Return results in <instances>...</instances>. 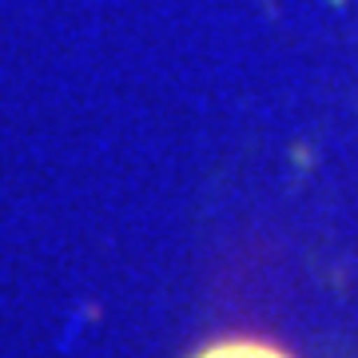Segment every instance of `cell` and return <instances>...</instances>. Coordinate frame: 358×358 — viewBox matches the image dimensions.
<instances>
[{
  "label": "cell",
  "instance_id": "cell-1",
  "mask_svg": "<svg viewBox=\"0 0 358 358\" xmlns=\"http://www.w3.org/2000/svg\"><path fill=\"white\" fill-rule=\"evenodd\" d=\"M199 358H287V355H279V350H271L263 343H223L203 350Z\"/></svg>",
  "mask_w": 358,
  "mask_h": 358
}]
</instances>
